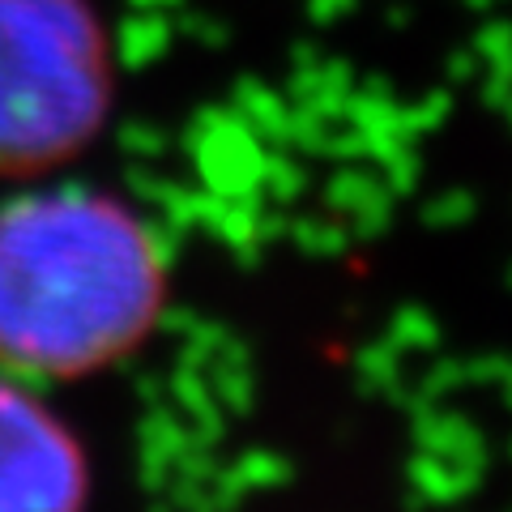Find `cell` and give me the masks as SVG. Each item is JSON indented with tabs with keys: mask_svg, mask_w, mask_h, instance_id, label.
<instances>
[{
	"mask_svg": "<svg viewBox=\"0 0 512 512\" xmlns=\"http://www.w3.org/2000/svg\"><path fill=\"white\" fill-rule=\"evenodd\" d=\"M146 269L133 235L99 210H35L0 227V346L73 367L133 333Z\"/></svg>",
	"mask_w": 512,
	"mask_h": 512,
	"instance_id": "6da1fadb",
	"label": "cell"
},
{
	"mask_svg": "<svg viewBox=\"0 0 512 512\" xmlns=\"http://www.w3.org/2000/svg\"><path fill=\"white\" fill-rule=\"evenodd\" d=\"M69 453L39 414L0 393V504H60Z\"/></svg>",
	"mask_w": 512,
	"mask_h": 512,
	"instance_id": "7a4b0ae2",
	"label": "cell"
}]
</instances>
